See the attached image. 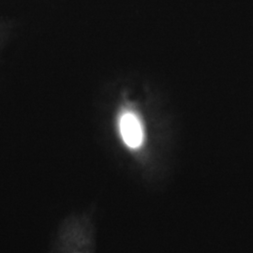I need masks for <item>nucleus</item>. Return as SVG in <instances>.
<instances>
[{
	"instance_id": "1",
	"label": "nucleus",
	"mask_w": 253,
	"mask_h": 253,
	"mask_svg": "<svg viewBox=\"0 0 253 253\" xmlns=\"http://www.w3.org/2000/svg\"><path fill=\"white\" fill-rule=\"evenodd\" d=\"M119 129L123 141L130 148H138L144 142V127L134 112L126 111L119 119Z\"/></svg>"
}]
</instances>
